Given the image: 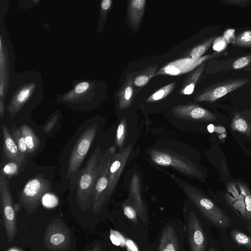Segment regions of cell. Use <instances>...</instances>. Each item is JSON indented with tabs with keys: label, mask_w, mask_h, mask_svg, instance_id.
Listing matches in <instances>:
<instances>
[{
	"label": "cell",
	"mask_w": 251,
	"mask_h": 251,
	"mask_svg": "<svg viewBox=\"0 0 251 251\" xmlns=\"http://www.w3.org/2000/svg\"><path fill=\"white\" fill-rule=\"evenodd\" d=\"M176 83L172 82L156 90L146 100L147 102H154L167 97L175 88Z\"/></svg>",
	"instance_id": "24"
},
{
	"label": "cell",
	"mask_w": 251,
	"mask_h": 251,
	"mask_svg": "<svg viewBox=\"0 0 251 251\" xmlns=\"http://www.w3.org/2000/svg\"><path fill=\"white\" fill-rule=\"evenodd\" d=\"M44 243L48 251H64L70 249L71 231L60 220L55 219L47 226Z\"/></svg>",
	"instance_id": "5"
},
{
	"label": "cell",
	"mask_w": 251,
	"mask_h": 251,
	"mask_svg": "<svg viewBox=\"0 0 251 251\" xmlns=\"http://www.w3.org/2000/svg\"><path fill=\"white\" fill-rule=\"evenodd\" d=\"M20 129L26 144L28 154H33L36 151L40 145L39 139L33 130L26 125H22Z\"/></svg>",
	"instance_id": "21"
},
{
	"label": "cell",
	"mask_w": 251,
	"mask_h": 251,
	"mask_svg": "<svg viewBox=\"0 0 251 251\" xmlns=\"http://www.w3.org/2000/svg\"><path fill=\"white\" fill-rule=\"evenodd\" d=\"M232 44L238 47H251V30H245L238 34Z\"/></svg>",
	"instance_id": "29"
},
{
	"label": "cell",
	"mask_w": 251,
	"mask_h": 251,
	"mask_svg": "<svg viewBox=\"0 0 251 251\" xmlns=\"http://www.w3.org/2000/svg\"><path fill=\"white\" fill-rule=\"evenodd\" d=\"M208 251H216L215 249L213 248H211Z\"/></svg>",
	"instance_id": "46"
},
{
	"label": "cell",
	"mask_w": 251,
	"mask_h": 251,
	"mask_svg": "<svg viewBox=\"0 0 251 251\" xmlns=\"http://www.w3.org/2000/svg\"><path fill=\"white\" fill-rule=\"evenodd\" d=\"M86 251H101V247L100 245L97 244L92 249Z\"/></svg>",
	"instance_id": "42"
},
{
	"label": "cell",
	"mask_w": 251,
	"mask_h": 251,
	"mask_svg": "<svg viewBox=\"0 0 251 251\" xmlns=\"http://www.w3.org/2000/svg\"><path fill=\"white\" fill-rule=\"evenodd\" d=\"M146 4V0L128 1V19L133 27L137 28L139 26L145 12Z\"/></svg>",
	"instance_id": "18"
},
{
	"label": "cell",
	"mask_w": 251,
	"mask_h": 251,
	"mask_svg": "<svg viewBox=\"0 0 251 251\" xmlns=\"http://www.w3.org/2000/svg\"><path fill=\"white\" fill-rule=\"evenodd\" d=\"M172 113L176 117L191 121H212L216 119L212 113L195 104L174 106L172 108Z\"/></svg>",
	"instance_id": "14"
},
{
	"label": "cell",
	"mask_w": 251,
	"mask_h": 251,
	"mask_svg": "<svg viewBox=\"0 0 251 251\" xmlns=\"http://www.w3.org/2000/svg\"><path fill=\"white\" fill-rule=\"evenodd\" d=\"M97 129V125L93 124L79 136L69 158L68 177L75 175L79 170L94 139Z\"/></svg>",
	"instance_id": "6"
},
{
	"label": "cell",
	"mask_w": 251,
	"mask_h": 251,
	"mask_svg": "<svg viewBox=\"0 0 251 251\" xmlns=\"http://www.w3.org/2000/svg\"><path fill=\"white\" fill-rule=\"evenodd\" d=\"M7 251H21L20 249H17V248H12V249L9 250Z\"/></svg>",
	"instance_id": "44"
},
{
	"label": "cell",
	"mask_w": 251,
	"mask_h": 251,
	"mask_svg": "<svg viewBox=\"0 0 251 251\" xmlns=\"http://www.w3.org/2000/svg\"><path fill=\"white\" fill-rule=\"evenodd\" d=\"M0 209L1 220L7 240L12 242L18 232L16 210L13 206L8 180L0 171Z\"/></svg>",
	"instance_id": "4"
},
{
	"label": "cell",
	"mask_w": 251,
	"mask_h": 251,
	"mask_svg": "<svg viewBox=\"0 0 251 251\" xmlns=\"http://www.w3.org/2000/svg\"><path fill=\"white\" fill-rule=\"evenodd\" d=\"M130 145L118 153L113 154L109 171L108 185L106 199L107 201L111 196L123 172L132 149Z\"/></svg>",
	"instance_id": "12"
},
{
	"label": "cell",
	"mask_w": 251,
	"mask_h": 251,
	"mask_svg": "<svg viewBox=\"0 0 251 251\" xmlns=\"http://www.w3.org/2000/svg\"><path fill=\"white\" fill-rule=\"evenodd\" d=\"M57 119V116L56 115L52 117L51 119L48 122V123L46 125L44 128V131L45 132H48L51 130L54 127Z\"/></svg>",
	"instance_id": "39"
},
{
	"label": "cell",
	"mask_w": 251,
	"mask_h": 251,
	"mask_svg": "<svg viewBox=\"0 0 251 251\" xmlns=\"http://www.w3.org/2000/svg\"><path fill=\"white\" fill-rule=\"evenodd\" d=\"M251 63V54L238 57L234 60L228 70H238L244 68Z\"/></svg>",
	"instance_id": "30"
},
{
	"label": "cell",
	"mask_w": 251,
	"mask_h": 251,
	"mask_svg": "<svg viewBox=\"0 0 251 251\" xmlns=\"http://www.w3.org/2000/svg\"><path fill=\"white\" fill-rule=\"evenodd\" d=\"M111 0H103L101 2V8L104 11L108 10L112 4Z\"/></svg>",
	"instance_id": "40"
},
{
	"label": "cell",
	"mask_w": 251,
	"mask_h": 251,
	"mask_svg": "<svg viewBox=\"0 0 251 251\" xmlns=\"http://www.w3.org/2000/svg\"><path fill=\"white\" fill-rule=\"evenodd\" d=\"M231 128L242 133L246 132L248 130V125L245 119L239 116H235L231 125Z\"/></svg>",
	"instance_id": "32"
},
{
	"label": "cell",
	"mask_w": 251,
	"mask_h": 251,
	"mask_svg": "<svg viewBox=\"0 0 251 251\" xmlns=\"http://www.w3.org/2000/svg\"><path fill=\"white\" fill-rule=\"evenodd\" d=\"M3 152L5 158L9 161H16L23 164L25 160L21 156L18 146L7 126L2 125Z\"/></svg>",
	"instance_id": "15"
},
{
	"label": "cell",
	"mask_w": 251,
	"mask_h": 251,
	"mask_svg": "<svg viewBox=\"0 0 251 251\" xmlns=\"http://www.w3.org/2000/svg\"><path fill=\"white\" fill-rule=\"evenodd\" d=\"M231 236L238 244L244 246L251 250V237L237 230H232Z\"/></svg>",
	"instance_id": "28"
},
{
	"label": "cell",
	"mask_w": 251,
	"mask_h": 251,
	"mask_svg": "<svg viewBox=\"0 0 251 251\" xmlns=\"http://www.w3.org/2000/svg\"><path fill=\"white\" fill-rule=\"evenodd\" d=\"M133 77L131 75H127L124 84L118 93L119 106L125 110L131 105L133 97Z\"/></svg>",
	"instance_id": "19"
},
{
	"label": "cell",
	"mask_w": 251,
	"mask_h": 251,
	"mask_svg": "<svg viewBox=\"0 0 251 251\" xmlns=\"http://www.w3.org/2000/svg\"><path fill=\"white\" fill-rule=\"evenodd\" d=\"M178 236L172 226L166 227L161 234L158 251H179Z\"/></svg>",
	"instance_id": "17"
},
{
	"label": "cell",
	"mask_w": 251,
	"mask_h": 251,
	"mask_svg": "<svg viewBox=\"0 0 251 251\" xmlns=\"http://www.w3.org/2000/svg\"><path fill=\"white\" fill-rule=\"evenodd\" d=\"M227 43L222 36L216 37L212 44L213 50L217 52L224 50L227 46Z\"/></svg>",
	"instance_id": "35"
},
{
	"label": "cell",
	"mask_w": 251,
	"mask_h": 251,
	"mask_svg": "<svg viewBox=\"0 0 251 251\" xmlns=\"http://www.w3.org/2000/svg\"><path fill=\"white\" fill-rule=\"evenodd\" d=\"M184 190L208 221L221 228H226L230 226L231 221L228 217L210 200L191 186H185Z\"/></svg>",
	"instance_id": "3"
},
{
	"label": "cell",
	"mask_w": 251,
	"mask_h": 251,
	"mask_svg": "<svg viewBox=\"0 0 251 251\" xmlns=\"http://www.w3.org/2000/svg\"><path fill=\"white\" fill-rule=\"evenodd\" d=\"M112 156H110L106 160H102L99 165L92 205L93 212L95 213L100 212L107 202L106 196L108 185L109 171Z\"/></svg>",
	"instance_id": "10"
},
{
	"label": "cell",
	"mask_w": 251,
	"mask_h": 251,
	"mask_svg": "<svg viewBox=\"0 0 251 251\" xmlns=\"http://www.w3.org/2000/svg\"><path fill=\"white\" fill-rule=\"evenodd\" d=\"M41 203L46 208H53L58 204L59 200L55 195L48 192L42 197Z\"/></svg>",
	"instance_id": "31"
},
{
	"label": "cell",
	"mask_w": 251,
	"mask_h": 251,
	"mask_svg": "<svg viewBox=\"0 0 251 251\" xmlns=\"http://www.w3.org/2000/svg\"><path fill=\"white\" fill-rule=\"evenodd\" d=\"M11 135L18 146L22 157L25 161L28 154V150L20 129H14Z\"/></svg>",
	"instance_id": "26"
},
{
	"label": "cell",
	"mask_w": 251,
	"mask_h": 251,
	"mask_svg": "<svg viewBox=\"0 0 251 251\" xmlns=\"http://www.w3.org/2000/svg\"><path fill=\"white\" fill-rule=\"evenodd\" d=\"M126 130V122L123 119L119 123L116 134V143L119 148H121L124 140Z\"/></svg>",
	"instance_id": "33"
},
{
	"label": "cell",
	"mask_w": 251,
	"mask_h": 251,
	"mask_svg": "<svg viewBox=\"0 0 251 251\" xmlns=\"http://www.w3.org/2000/svg\"><path fill=\"white\" fill-rule=\"evenodd\" d=\"M50 189V181L41 175L30 179L19 194V202L15 205V210L22 206L29 214H32L38 208L43 195Z\"/></svg>",
	"instance_id": "2"
},
{
	"label": "cell",
	"mask_w": 251,
	"mask_h": 251,
	"mask_svg": "<svg viewBox=\"0 0 251 251\" xmlns=\"http://www.w3.org/2000/svg\"><path fill=\"white\" fill-rule=\"evenodd\" d=\"M247 229L249 230V231L251 233V225H250L247 226Z\"/></svg>",
	"instance_id": "45"
},
{
	"label": "cell",
	"mask_w": 251,
	"mask_h": 251,
	"mask_svg": "<svg viewBox=\"0 0 251 251\" xmlns=\"http://www.w3.org/2000/svg\"><path fill=\"white\" fill-rule=\"evenodd\" d=\"M235 29L228 28L224 32L222 36L227 44L233 43L235 39Z\"/></svg>",
	"instance_id": "36"
},
{
	"label": "cell",
	"mask_w": 251,
	"mask_h": 251,
	"mask_svg": "<svg viewBox=\"0 0 251 251\" xmlns=\"http://www.w3.org/2000/svg\"><path fill=\"white\" fill-rule=\"evenodd\" d=\"M215 38V36H213L198 44L191 50L187 57L193 59H198L203 56V54L212 45Z\"/></svg>",
	"instance_id": "25"
},
{
	"label": "cell",
	"mask_w": 251,
	"mask_h": 251,
	"mask_svg": "<svg viewBox=\"0 0 251 251\" xmlns=\"http://www.w3.org/2000/svg\"><path fill=\"white\" fill-rule=\"evenodd\" d=\"M150 154L152 161L157 165L171 166L178 171L194 177H201V173L192 162L182 157L170 152L151 150Z\"/></svg>",
	"instance_id": "8"
},
{
	"label": "cell",
	"mask_w": 251,
	"mask_h": 251,
	"mask_svg": "<svg viewBox=\"0 0 251 251\" xmlns=\"http://www.w3.org/2000/svg\"><path fill=\"white\" fill-rule=\"evenodd\" d=\"M123 212L125 216L132 223L138 224L137 212L135 208L129 205H125L123 207Z\"/></svg>",
	"instance_id": "34"
},
{
	"label": "cell",
	"mask_w": 251,
	"mask_h": 251,
	"mask_svg": "<svg viewBox=\"0 0 251 251\" xmlns=\"http://www.w3.org/2000/svg\"><path fill=\"white\" fill-rule=\"evenodd\" d=\"M109 237L113 244L126 248L127 251H140L138 246L132 240L126 239L116 230L110 229Z\"/></svg>",
	"instance_id": "23"
},
{
	"label": "cell",
	"mask_w": 251,
	"mask_h": 251,
	"mask_svg": "<svg viewBox=\"0 0 251 251\" xmlns=\"http://www.w3.org/2000/svg\"><path fill=\"white\" fill-rule=\"evenodd\" d=\"M205 66L204 62L197 68L191 72L183 82L180 93L183 95H191L195 86L200 80Z\"/></svg>",
	"instance_id": "20"
},
{
	"label": "cell",
	"mask_w": 251,
	"mask_h": 251,
	"mask_svg": "<svg viewBox=\"0 0 251 251\" xmlns=\"http://www.w3.org/2000/svg\"><path fill=\"white\" fill-rule=\"evenodd\" d=\"M4 111V102H3L2 98H1L0 100V116L1 118L3 116Z\"/></svg>",
	"instance_id": "41"
},
{
	"label": "cell",
	"mask_w": 251,
	"mask_h": 251,
	"mask_svg": "<svg viewBox=\"0 0 251 251\" xmlns=\"http://www.w3.org/2000/svg\"><path fill=\"white\" fill-rule=\"evenodd\" d=\"M226 198L229 205L251 224V193L244 184L230 183Z\"/></svg>",
	"instance_id": "9"
},
{
	"label": "cell",
	"mask_w": 251,
	"mask_h": 251,
	"mask_svg": "<svg viewBox=\"0 0 251 251\" xmlns=\"http://www.w3.org/2000/svg\"><path fill=\"white\" fill-rule=\"evenodd\" d=\"M226 5H236L240 7H245L251 2V0H226L222 1Z\"/></svg>",
	"instance_id": "37"
},
{
	"label": "cell",
	"mask_w": 251,
	"mask_h": 251,
	"mask_svg": "<svg viewBox=\"0 0 251 251\" xmlns=\"http://www.w3.org/2000/svg\"><path fill=\"white\" fill-rule=\"evenodd\" d=\"M89 85V83L87 82H81L75 86V91L77 94L83 93L87 90Z\"/></svg>",
	"instance_id": "38"
},
{
	"label": "cell",
	"mask_w": 251,
	"mask_h": 251,
	"mask_svg": "<svg viewBox=\"0 0 251 251\" xmlns=\"http://www.w3.org/2000/svg\"><path fill=\"white\" fill-rule=\"evenodd\" d=\"M242 77L223 80L210 85L199 92L194 97L196 102H214L222 97L245 85L250 81Z\"/></svg>",
	"instance_id": "7"
},
{
	"label": "cell",
	"mask_w": 251,
	"mask_h": 251,
	"mask_svg": "<svg viewBox=\"0 0 251 251\" xmlns=\"http://www.w3.org/2000/svg\"><path fill=\"white\" fill-rule=\"evenodd\" d=\"M99 148H97L89 158L87 164L81 172L76 188V200L79 207L85 211L92 205L94 186L99 165Z\"/></svg>",
	"instance_id": "1"
},
{
	"label": "cell",
	"mask_w": 251,
	"mask_h": 251,
	"mask_svg": "<svg viewBox=\"0 0 251 251\" xmlns=\"http://www.w3.org/2000/svg\"><path fill=\"white\" fill-rule=\"evenodd\" d=\"M213 128H214V127L212 125H210L208 126V129L209 131V132H213Z\"/></svg>",
	"instance_id": "43"
},
{
	"label": "cell",
	"mask_w": 251,
	"mask_h": 251,
	"mask_svg": "<svg viewBox=\"0 0 251 251\" xmlns=\"http://www.w3.org/2000/svg\"><path fill=\"white\" fill-rule=\"evenodd\" d=\"M22 164H23L18 161H9L3 165L0 170L7 179H10L18 174L20 167Z\"/></svg>",
	"instance_id": "27"
},
{
	"label": "cell",
	"mask_w": 251,
	"mask_h": 251,
	"mask_svg": "<svg viewBox=\"0 0 251 251\" xmlns=\"http://www.w3.org/2000/svg\"><path fill=\"white\" fill-rule=\"evenodd\" d=\"M188 240L191 251H206L207 240L199 219L192 212L186 220Z\"/></svg>",
	"instance_id": "13"
},
{
	"label": "cell",
	"mask_w": 251,
	"mask_h": 251,
	"mask_svg": "<svg viewBox=\"0 0 251 251\" xmlns=\"http://www.w3.org/2000/svg\"><path fill=\"white\" fill-rule=\"evenodd\" d=\"M216 53L203 56L198 59L184 57L169 62L158 70L155 74L176 76L190 72L209 59L216 56Z\"/></svg>",
	"instance_id": "11"
},
{
	"label": "cell",
	"mask_w": 251,
	"mask_h": 251,
	"mask_svg": "<svg viewBox=\"0 0 251 251\" xmlns=\"http://www.w3.org/2000/svg\"><path fill=\"white\" fill-rule=\"evenodd\" d=\"M130 193L138 216L143 222H145L147 221L146 209L141 196L139 178L136 174L132 176L131 179Z\"/></svg>",
	"instance_id": "16"
},
{
	"label": "cell",
	"mask_w": 251,
	"mask_h": 251,
	"mask_svg": "<svg viewBox=\"0 0 251 251\" xmlns=\"http://www.w3.org/2000/svg\"><path fill=\"white\" fill-rule=\"evenodd\" d=\"M157 68V64H155L140 72L133 78V85L139 87L145 86L153 77L155 76Z\"/></svg>",
	"instance_id": "22"
}]
</instances>
